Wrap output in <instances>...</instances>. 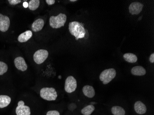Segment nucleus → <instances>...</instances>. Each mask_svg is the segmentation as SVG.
<instances>
[{
    "mask_svg": "<svg viewBox=\"0 0 154 115\" xmlns=\"http://www.w3.org/2000/svg\"><path fill=\"white\" fill-rule=\"evenodd\" d=\"M10 25L9 17L0 14V31L5 32L8 31Z\"/></svg>",
    "mask_w": 154,
    "mask_h": 115,
    "instance_id": "6e6552de",
    "label": "nucleus"
},
{
    "mask_svg": "<svg viewBox=\"0 0 154 115\" xmlns=\"http://www.w3.org/2000/svg\"><path fill=\"white\" fill-rule=\"evenodd\" d=\"M45 25V22L43 19H38L36 20L32 24V30L34 32H38L41 31Z\"/></svg>",
    "mask_w": 154,
    "mask_h": 115,
    "instance_id": "9b49d317",
    "label": "nucleus"
},
{
    "mask_svg": "<svg viewBox=\"0 0 154 115\" xmlns=\"http://www.w3.org/2000/svg\"><path fill=\"white\" fill-rule=\"evenodd\" d=\"M40 96L42 98L48 101H54L57 97V93L53 88H44L40 90Z\"/></svg>",
    "mask_w": 154,
    "mask_h": 115,
    "instance_id": "7ed1b4c3",
    "label": "nucleus"
},
{
    "mask_svg": "<svg viewBox=\"0 0 154 115\" xmlns=\"http://www.w3.org/2000/svg\"><path fill=\"white\" fill-rule=\"evenodd\" d=\"M8 2L10 5H15L20 3V0H8Z\"/></svg>",
    "mask_w": 154,
    "mask_h": 115,
    "instance_id": "4be33fe9",
    "label": "nucleus"
},
{
    "mask_svg": "<svg viewBox=\"0 0 154 115\" xmlns=\"http://www.w3.org/2000/svg\"><path fill=\"white\" fill-rule=\"evenodd\" d=\"M66 19V15L61 13L57 16H51L50 19V26L53 29L60 28L64 26Z\"/></svg>",
    "mask_w": 154,
    "mask_h": 115,
    "instance_id": "f03ea898",
    "label": "nucleus"
},
{
    "mask_svg": "<svg viewBox=\"0 0 154 115\" xmlns=\"http://www.w3.org/2000/svg\"><path fill=\"white\" fill-rule=\"evenodd\" d=\"M95 109L94 105L90 104L84 107L81 110V113L84 115H90L94 111Z\"/></svg>",
    "mask_w": 154,
    "mask_h": 115,
    "instance_id": "6ab92c4d",
    "label": "nucleus"
},
{
    "mask_svg": "<svg viewBox=\"0 0 154 115\" xmlns=\"http://www.w3.org/2000/svg\"><path fill=\"white\" fill-rule=\"evenodd\" d=\"M69 30L70 33L74 35L76 40L85 37V30L82 23L77 21H72L69 24Z\"/></svg>",
    "mask_w": 154,
    "mask_h": 115,
    "instance_id": "f257e3e1",
    "label": "nucleus"
},
{
    "mask_svg": "<svg viewBox=\"0 0 154 115\" xmlns=\"http://www.w3.org/2000/svg\"><path fill=\"white\" fill-rule=\"evenodd\" d=\"M15 67L18 70L25 71L27 69V65L25 59L22 57H18L14 60Z\"/></svg>",
    "mask_w": 154,
    "mask_h": 115,
    "instance_id": "9d476101",
    "label": "nucleus"
},
{
    "mask_svg": "<svg viewBox=\"0 0 154 115\" xmlns=\"http://www.w3.org/2000/svg\"><path fill=\"white\" fill-rule=\"evenodd\" d=\"M40 5V1L39 0H31L28 3V8L30 10L34 11L38 8Z\"/></svg>",
    "mask_w": 154,
    "mask_h": 115,
    "instance_id": "aec40b11",
    "label": "nucleus"
},
{
    "mask_svg": "<svg viewBox=\"0 0 154 115\" xmlns=\"http://www.w3.org/2000/svg\"><path fill=\"white\" fill-rule=\"evenodd\" d=\"M77 1V0H71L70 2H74Z\"/></svg>",
    "mask_w": 154,
    "mask_h": 115,
    "instance_id": "bb28decb",
    "label": "nucleus"
},
{
    "mask_svg": "<svg viewBox=\"0 0 154 115\" xmlns=\"http://www.w3.org/2000/svg\"><path fill=\"white\" fill-rule=\"evenodd\" d=\"M46 115H60V114L57 110H50L47 113Z\"/></svg>",
    "mask_w": 154,
    "mask_h": 115,
    "instance_id": "5701e85b",
    "label": "nucleus"
},
{
    "mask_svg": "<svg viewBox=\"0 0 154 115\" xmlns=\"http://www.w3.org/2000/svg\"><path fill=\"white\" fill-rule=\"evenodd\" d=\"M11 98L8 96L5 95H0V108H3L10 104Z\"/></svg>",
    "mask_w": 154,
    "mask_h": 115,
    "instance_id": "dca6fc26",
    "label": "nucleus"
},
{
    "mask_svg": "<svg viewBox=\"0 0 154 115\" xmlns=\"http://www.w3.org/2000/svg\"><path fill=\"white\" fill-rule=\"evenodd\" d=\"M134 110L137 114L140 115L145 114L147 111L146 106L140 101H137L135 103Z\"/></svg>",
    "mask_w": 154,
    "mask_h": 115,
    "instance_id": "f8f14e48",
    "label": "nucleus"
},
{
    "mask_svg": "<svg viewBox=\"0 0 154 115\" xmlns=\"http://www.w3.org/2000/svg\"><path fill=\"white\" fill-rule=\"evenodd\" d=\"M77 87V81L72 76H69L65 81V90L68 93H72L76 90Z\"/></svg>",
    "mask_w": 154,
    "mask_h": 115,
    "instance_id": "423d86ee",
    "label": "nucleus"
},
{
    "mask_svg": "<svg viewBox=\"0 0 154 115\" xmlns=\"http://www.w3.org/2000/svg\"><path fill=\"white\" fill-rule=\"evenodd\" d=\"M149 61L151 63H153L154 62V53H153L151 54L149 59Z\"/></svg>",
    "mask_w": 154,
    "mask_h": 115,
    "instance_id": "393cba45",
    "label": "nucleus"
},
{
    "mask_svg": "<svg viewBox=\"0 0 154 115\" xmlns=\"http://www.w3.org/2000/svg\"><path fill=\"white\" fill-rule=\"evenodd\" d=\"M123 58L125 61L130 63H136L137 60V57L134 53H125L124 55Z\"/></svg>",
    "mask_w": 154,
    "mask_h": 115,
    "instance_id": "f3484780",
    "label": "nucleus"
},
{
    "mask_svg": "<svg viewBox=\"0 0 154 115\" xmlns=\"http://www.w3.org/2000/svg\"><path fill=\"white\" fill-rule=\"evenodd\" d=\"M46 2L47 3L48 5H52L55 3V1L54 0H46Z\"/></svg>",
    "mask_w": 154,
    "mask_h": 115,
    "instance_id": "b1692460",
    "label": "nucleus"
},
{
    "mask_svg": "<svg viewBox=\"0 0 154 115\" xmlns=\"http://www.w3.org/2000/svg\"><path fill=\"white\" fill-rule=\"evenodd\" d=\"M23 6H24V8H27L28 7V3H27V2H24Z\"/></svg>",
    "mask_w": 154,
    "mask_h": 115,
    "instance_id": "a878e982",
    "label": "nucleus"
},
{
    "mask_svg": "<svg viewBox=\"0 0 154 115\" xmlns=\"http://www.w3.org/2000/svg\"><path fill=\"white\" fill-rule=\"evenodd\" d=\"M48 56V51L45 49H40L35 53L33 55V59L36 64H42L47 59Z\"/></svg>",
    "mask_w": 154,
    "mask_h": 115,
    "instance_id": "39448f33",
    "label": "nucleus"
},
{
    "mask_svg": "<svg viewBox=\"0 0 154 115\" xmlns=\"http://www.w3.org/2000/svg\"><path fill=\"white\" fill-rule=\"evenodd\" d=\"M17 115H30L31 110L30 107L25 105V103L22 100L18 102V106L16 109Z\"/></svg>",
    "mask_w": 154,
    "mask_h": 115,
    "instance_id": "0eeeda50",
    "label": "nucleus"
},
{
    "mask_svg": "<svg viewBox=\"0 0 154 115\" xmlns=\"http://www.w3.org/2000/svg\"><path fill=\"white\" fill-rule=\"evenodd\" d=\"M143 7V4L140 2H132L129 7L130 13L132 15H137L142 11Z\"/></svg>",
    "mask_w": 154,
    "mask_h": 115,
    "instance_id": "1a4fd4ad",
    "label": "nucleus"
},
{
    "mask_svg": "<svg viewBox=\"0 0 154 115\" xmlns=\"http://www.w3.org/2000/svg\"><path fill=\"white\" fill-rule=\"evenodd\" d=\"M83 92L84 95L89 98H92L95 95V89L92 86L86 85L83 88Z\"/></svg>",
    "mask_w": 154,
    "mask_h": 115,
    "instance_id": "ddd939ff",
    "label": "nucleus"
},
{
    "mask_svg": "<svg viewBox=\"0 0 154 115\" xmlns=\"http://www.w3.org/2000/svg\"><path fill=\"white\" fill-rule=\"evenodd\" d=\"M32 36V32L31 31H27L21 34L18 38V40L20 42H25L30 40Z\"/></svg>",
    "mask_w": 154,
    "mask_h": 115,
    "instance_id": "4468645a",
    "label": "nucleus"
},
{
    "mask_svg": "<svg viewBox=\"0 0 154 115\" xmlns=\"http://www.w3.org/2000/svg\"><path fill=\"white\" fill-rule=\"evenodd\" d=\"M116 75V71L114 68L106 69L102 71L99 78L103 84L106 85L109 83Z\"/></svg>",
    "mask_w": 154,
    "mask_h": 115,
    "instance_id": "20e7f679",
    "label": "nucleus"
},
{
    "mask_svg": "<svg viewBox=\"0 0 154 115\" xmlns=\"http://www.w3.org/2000/svg\"><path fill=\"white\" fill-rule=\"evenodd\" d=\"M111 112L114 115H125V111L122 107L119 106H113Z\"/></svg>",
    "mask_w": 154,
    "mask_h": 115,
    "instance_id": "a211bd4d",
    "label": "nucleus"
},
{
    "mask_svg": "<svg viewBox=\"0 0 154 115\" xmlns=\"http://www.w3.org/2000/svg\"><path fill=\"white\" fill-rule=\"evenodd\" d=\"M131 73L132 75L134 76H142L145 75L146 71L142 66H136L131 69Z\"/></svg>",
    "mask_w": 154,
    "mask_h": 115,
    "instance_id": "2eb2a0df",
    "label": "nucleus"
},
{
    "mask_svg": "<svg viewBox=\"0 0 154 115\" xmlns=\"http://www.w3.org/2000/svg\"><path fill=\"white\" fill-rule=\"evenodd\" d=\"M8 70V66L6 63L0 61V76L3 75L7 72Z\"/></svg>",
    "mask_w": 154,
    "mask_h": 115,
    "instance_id": "412c9836",
    "label": "nucleus"
}]
</instances>
